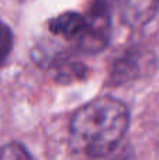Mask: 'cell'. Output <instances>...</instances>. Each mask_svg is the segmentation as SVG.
Returning a JSON list of instances; mask_svg holds the SVG:
<instances>
[{
  "label": "cell",
  "mask_w": 159,
  "mask_h": 160,
  "mask_svg": "<svg viewBox=\"0 0 159 160\" xmlns=\"http://www.w3.org/2000/svg\"><path fill=\"white\" fill-rule=\"evenodd\" d=\"M130 124L127 105L114 97H99L75 112L70 121V145L90 158L111 153Z\"/></svg>",
  "instance_id": "cell-1"
},
{
  "label": "cell",
  "mask_w": 159,
  "mask_h": 160,
  "mask_svg": "<svg viewBox=\"0 0 159 160\" xmlns=\"http://www.w3.org/2000/svg\"><path fill=\"white\" fill-rule=\"evenodd\" d=\"M159 0H120L121 18L132 28H141L155 17Z\"/></svg>",
  "instance_id": "cell-2"
},
{
  "label": "cell",
  "mask_w": 159,
  "mask_h": 160,
  "mask_svg": "<svg viewBox=\"0 0 159 160\" xmlns=\"http://www.w3.org/2000/svg\"><path fill=\"white\" fill-rule=\"evenodd\" d=\"M48 25H49L51 32L56 34V35H61L68 39H80V37L83 35L85 30H86V18L79 13L69 11V13H64L52 18Z\"/></svg>",
  "instance_id": "cell-3"
},
{
  "label": "cell",
  "mask_w": 159,
  "mask_h": 160,
  "mask_svg": "<svg viewBox=\"0 0 159 160\" xmlns=\"http://www.w3.org/2000/svg\"><path fill=\"white\" fill-rule=\"evenodd\" d=\"M0 160H35V159L23 145L11 142V143L0 146Z\"/></svg>",
  "instance_id": "cell-4"
},
{
  "label": "cell",
  "mask_w": 159,
  "mask_h": 160,
  "mask_svg": "<svg viewBox=\"0 0 159 160\" xmlns=\"http://www.w3.org/2000/svg\"><path fill=\"white\" fill-rule=\"evenodd\" d=\"M85 73H86V68L82 63L69 62V63H65L56 69V80L58 82H64V80L70 82L73 79L85 78Z\"/></svg>",
  "instance_id": "cell-5"
},
{
  "label": "cell",
  "mask_w": 159,
  "mask_h": 160,
  "mask_svg": "<svg viewBox=\"0 0 159 160\" xmlns=\"http://www.w3.org/2000/svg\"><path fill=\"white\" fill-rule=\"evenodd\" d=\"M11 47H13V34H11V30L3 21H0V65L8 56Z\"/></svg>",
  "instance_id": "cell-6"
}]
</instances>
